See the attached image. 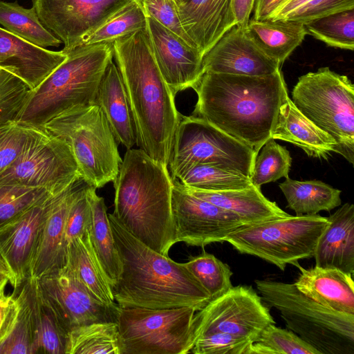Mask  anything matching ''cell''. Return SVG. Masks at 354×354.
Wrapping results in <instances>:
<instances>
[{"label": "cell", "mask_w": 354, "mask_h": 354, "mask_svg": "<svg viewBox=\"0 0 354 354\" xmlns=\"http://www.w3.org/2000/svg\"><path fill=\"white\" fill-rule=\"evenodd\" d=\"M272 138L290 142L314 158L326 159L336 149L333 138L299 111L289 97L288 91L279 106Z\"/></svg>", "instance_id": "d4e9b609"}, {"label": "cell", "mask_w": 354, "mask_h": 354, "mask_svg": "<svg viewBox=\"0 0 354 354\" xmlns=\"http://www.w3.org/2000/svg\"><path fill=\"white\" fill-rule=\"evenodd\" d=\"M86 184L77 192L71 202L66 218L65 241L66 245L77 237L90 232L92 224V211L86 195Z\"/></svg>", "instance_id": "bcb514c9"}, {"label": "cell", "mask_w": 354, "mask_h": 354, "mask_svg": "<svg viewBox=\"0 0 354 354\" xmlns=\"http://www.w3.org/2000/svg\"><path fill=\"white\" fill-rule=\"evenodd\" d=\"M113 184L115 218L138 240L169 257L177 242L168 167L143 149L131 148L124 154Z\"/></svg>", "instance_id": "277c9868"}, {"label": "cell", "mask_w": 354, "mask_h": 354, "mask_svg": "<svg viewBox=\"0 0 354 354\" xmlns=\"http://www.w3.org/2000/svg\"><path fill=\"white\" fill-rule=\"evenodd\" d=\"M137 1L147 16L153 18L180 37L189 45L194 47L181 26L176 0H137Z\"/></svg>", "instance_id": "7dc6e473"}, {"label": "cell", "mask_w": 354, "mask_h": 354, "mask_svg": "<svg viewBox=\"0 0 354 354\" xmlns=\"http://www.w3.org/2000/svg\"><path fill=\"white\" fill-rule=\"evenodd\" d=\"M288 203L287 207L296 215H314L339 207L341 191L317 180H297L289 177L279 185Z\"/></svg>", "instance_id": "1f68e13d"}, {"label": "cell", "mask_w": 354, "mask_h": 354, "mask_svg": "<svg viewBox=\"0 0 354 354\" xmlns=\"http://www.w3.org/2000/svg\"><path fill=\"white\" fill-rule=\"evenodd\" d=\"M96 189L89 185L86 189V195L92 211V224L89 234L95 254L112 287L120 274L121 263L110 225L107 207L104 198L97 195Z\"/></svg>", "instance_id": "4dcf8cb0"}, {"label": "cell", "mask_w": 354, "mask_h": 354, "mask_svg": "<svg viewBox=\"0 0 354 354\" xmlns=\"http://www.w3.org/2000/svg\"><path fill=\"white\" fill-rule=\"evenodd\" d=\"M81 178L69 146L35 127L18 159L0 174V184L43 188L55 195Z\"/></svg>", "instance_id": "7c38bea8"}, {"label": "cell", "mask_w": 354, "mask_h": 354, "mask_svg": "<svg viewBox=\"0 0 354 354\" xmlns=\"http://www.w3.org/2000/svg\"><path fill=\"white\" fill-rule=\"evenodd\" d=\"M309 1L310 0H286L269 19H283L290 13Z\"/></svg>", "instance_id": "f5cc1de1"}, {"label": "cell", "mask_w": 354, "mask_h": 354, "mask_svg": "<svg viewBox=\"0 0 354 354\" xmlns=\"http://www.w3.org/2000/svg\"><path fill=\"white\" fill-rule=\"evenodd\" d=\"M248 354H319L292 330L271 324L252 342Z\"/></svg>", "instance_id": "60d3db41"}, {"label": "cell", "mask_w": 354, "mask_h": 354, "mask_svg": "<svg viewBox=\"0 0 354 354\" xmlns=\"http://www.w3.org/2000/svg\"><path fill=\"white\" fill-rule=\"evenodd\" d=\"M51 196L43 188L0 184V229Z\"/></svg>", "instance_id": "b9f144b4"}, {"label": "cell", "mask_w": 354, "mask_h": 354, "mask_svg": "<svg viewBox=\"0 0 354 354\" xmlns=\"http://www.w3.org/2000/svg\"><path fill=\"white\" fill-rule=\"evenodd\" d=\"M291 165L289 151L271 138L262 146L255 158L250 181L252 185L261 187L263 184L277 181L282 177L287 178Z\"/></svg>", "instance_id": "ab89813d"}, {"label": "cell", "mask_w": 354, "mask_h": 354, "mask_svg": "<svg viewBox=\"0 0 354 354\" xmlns=\"http://www.w3.org/2000/svg\"><path fill=\"white\" fill-rule=\"evenodd\" d=\"M329 223L319 237L315 266L354 272V205L346 203L328 217Z\"/></svg>", "instance_id": "603a6c76"}, {"label": "cell", "mask_w": 354, "mask_h": 354, "mask_svg": "<svg viewBox=\"0 0 354 354\" xmlns=\"http://www.w3.org/2000/svg\"><path fill=\"white\" fill-rule=\"evenodd\" d=\"M89 232L68 243L65 266L99 300L115 304L111 284L95 254Z\"/></svg>", "instance_id": "f1b7e54d"}, {"label": "cell", "mask_w": 354, "mask_h": 354, "mask_svg": "<svg viewBox=\"0 0 354 354\" xmlns=\"http://www.w3.org/2000/svg\"><path fill=\"white\" fill-rule=\"evenodd\" d=\"M86 184L81 178L48 198L46 218L31 263L30 278L39 279L56 273L66 266V215L73 198Z\"/></svg>", "instance_id": "d6986e66"}, {"label": "cell", "mask_w": 354, "mask_h": 354, "mask_svg": "<svg viewBox=\"0 0 354 354\" xmlns=\"http://www.w3.org/2000/svg\"><path fill=\"white\" fill-rule=\"evenodd\" d=\"M0 24L4 29L37 46L58 47L62 43L40 21L33 8L0 0Z\"/></svg>", "instance_id": "d6a6232c"}, {"label": "cell", "mask_w": 354, "mask_h": 354, "mask_svg": "<svg viewBox=\"0 0 354 354\" xmlns=\"http://www.w3.org/2000/svg\"><path fill=\"white\" fill-rule=\"evenodd\" d=\"M48 198L0 229V252L12 274L15 289L30 278L31 263L46 218Z\"/></svg>", "instance_id": "ffe728a7"}, {"label": "cell", "mask_w": 354, "mask_h": 354, "mask_svg": "<svg viewBox=\"0 0 354 354\" xmlns=\"http://www.w3.org/2000/svg\"><path fill=\"white\" fill-rule=\"evenodd\" d=\"M184 264L207 290L211 299L232 287L231 277L233 272L230 266L212 254L203 252L197 256L189 257V261Z\"/></svg>", "instance_id": "f35d334b"}, {"label": "cell", "mask_w": 354, "mask_h": 354, "mask_svg": "<svg viewBox=\"0 0 354 354\" xmlns=\"http://www.w3.org/2000/svg\"><path fill=\"white\" fill-rule=\"evenodd\" d=\"M245 30L259 48L280 66L307 35L304 24L290 19H251Z\"/></svg>", "instance_id": "83f0119b"}, {"label": "cell", "mask_w": 354, "mask_h": 354, "mask_svg": "<svg viewBox=\"0 0 354 354\" xmlns=\"http://www.w3.org/2000/svg\"><path fill=\"white\" fill-rule=\"evenodd\" d=\"M147 15L137 1L131 0L97 28L84 36L78 46L113 42L146 26ZM77 46V47H78Z\"/></svg>", "instance_id": "d590c367"}, {"label": "cell", "mask_w": 354, "mask_h": 354, "mask_svg": "<svg viewBox=\"0 0 354 354\" xmlns=\"http://www.w3.org/2000/svg\"><path fill=\"white\" fill-rule=\"evenodd\" d=\"M192 88L198 96L192 115L257 153L272 138L288 91L281 70L263 76L204 73Z\"/></svg>", "instance_id": "6da1fadb"}, {"label": "cell", "mask_w": 354, "mask_h": 354, "mask_svg": "<svg viewBox=\"0 0 354 354\" xmlns=\"http://www.w3.org/2000/svg\"><path fill=\"white\" fill-rule=\"evenodd\" d=\"M31 91L19 75L0 67V125L17 120Z\"/></svg>", "instance_id": "7bdbcfd3"}, {"label": "cell", "mask_w": 354, "mask_h": 354, "mask_svg": "<svg viewBox=\"0 0 354 354\" xmlns=\"http://www.w3.org/2000/svg\"><path fill=\"white\" fill-rule=\"evenodd\" d=\"M183 187L192 195L235 214L244 225L257 224L289 215L276 203L268 199L261 187L254 185L245 189L222 192Z\"/></svg>", "instance_id": "4316f807"}, {"label": "cell", "mask_w": 354, "mask_h": 354, "mask_svg": "<svg viewBox=\"0 0 354 354\" xmlns=\"http://www.w3.org/2000/svg\"><path fill=\"white\" fill-rule=\"evenodd\" d=\"M66 354H122L117 322H93L68 335Z\"/></svg>", "instance_id": "836d02e7"}, {"label": "cell", "mask_w": 354, "mask_h": 354, "mask_svg": "<svg viewBox=\"0 0 354 354\" xmlns=\"http://www.w3.org/2000/svg\"><path fill=\"white\" fill-rule=\"evenodd\" d=\"M293 104L336 142L335 153L354 160V85L349 78L319 68L300 76L292 91Z\"/></svg>", "instance_id": "ba28073f"}, {"label": "cell", "mask_w": 354, "mask_h": 354, "mask_svg": "<svg viewBox=\"0 0 354 354\" xmlns=\"http://www.w3.org/2000/svg\"><path fill=\"white\" fill-rule=\"evenodd\" d=\"M275 322L260 295L248 286H232L198 310L192 319L191 337L196 340L214 333H227L254 341Z\"/></svg>", "instance_id": "4fadbf2b"}, {"label": "cell", "mask_w": 354, "mask_h": 354, "mask_svg": "<svg viewBox=\"0 0 354 354\" xmlns=\"http://www.w3.org/2000/svg\"><path fill=\"white\" fill-rule=\"evenodd\" d=\"M176 1H179V0H176Z\"/></svg>", "instance_id": "9f6ffc18"}, {"label": "cell", "mask_w": 354, "mask_h": 354, "mask_svg": "<svg viewBox=\"0 0 354 354\" xmlns=\"http://www.w3.org/2000/svg\"><path fill=\"white\" fill-rule=\"evenodd\" d=\"M36 279L68 333L93 322H117L120 306L102 302L67 267Z\"/></svg>", "instance_id": "9a60e30c"}, {"label": "cell", "mask_w": 354, "mask_h": 354, "mask_svg": "<svg viewBox=\"0 0 354 354\" xmlns=\"http://www.w3.org/2000/svg\"><path fill=\"white\" fill-rule=\"evenodd\" d=\"M192 307L119 308L122 354H186L193 347Z\"/></svg>", "instance_id": "8fae6325"}, {"label": "cell", "mask_w": 354, "mask_h": 354, "mask_svg": "<svg viewBox=\"0 0 354 354\" xmlns=\"http://www.w3.org/2000/svg\"><path fill=\"white\" fill-rule=\"evenodd\" d=\"M171 211L176 242L188 245L223 242L244 225L235 214L188 192L178 179L173 180Z\"/></svg>", "instance_id": "5bb4252c"}, {"label": "cell", "mask_w": 354, "mask_h": 354, "mask_svg": "<svg viewBox=\"0 0 354 354\" xmlns=\"http://www.w3.org/2000/svg\"><path fill=\"white\" fill-rule=\"evenodd\" d=\"M95 104L101 108L117 142L127 149H131L137 142L136 126L124 84L113 58L102 77Z\"/></svg>", "instance_id": "484cf974"}, {"label": "cell", "mask_w": 354, "mask_h": 354, "mask_svg": "<svg viewBox=\"0 0 354 354\" xmlns=\"http://www.w3.org/2000/svg\"><path fill=\"white\" fill-rule=\"evenodd\" d=\"M329 223L319 214L295 215L244 225L225 239L239 252L257 257L284 271L313 257L319 236Z\"/></svg>", "instance_id": "9c48e42d"}, {"label": "cell", "mask_w": 354, "mask_h": 354, "mask_svg": "<svg viewBox=\"0 0 354 354\" xmlns=\"http://www.w3.org/2000/svg\"><path fill=\"white\" fill-rule=\"evenodd\" d=\"M181 26L203 56L236 26L231 0L176 1Z\"/></svg>", "instance_id": "44dd1931"}, {"label": "cell", "mask_w": 354, "mask_h": 354, "mask_svg": "<svg viewBox=\"0 0 354 354\" xmlns=\"http://www.w3.org/2000/svg\"><path fill=\"white\" fill-rule=\"evenodd\" d=\"M254 282L263 303L277 310L287 328L319 354H354V315L322 306L294 283L268 279Z\"/></svg>", "instance_id": "8992f818"}, {"label": "cell", "mask_w": 354, "mask_h": 354, "mask_svg": "<svg viewBox=\"0 0 354 354\" xmlns=\"http://www.w3.org/2000/svg\"><path fill=\"white\" fill-rule=\"evenodd\" d=\"M257 153L208 122L181 115L168 162L172 180L195 165L214 164L250 178Z\"/></svg>", "instance_id": "30bf717a"}, {"label": "cell", "mask_w": 354, "mask_h": 354, "mask_svg": "<svg viewBox=\"0 0 354 354\" xmlns=\"http://www.w3.org/2000/svg\"><path fill=\"white\" fill-rule=\"evenodd\" d=\"M62 50L37 46L0 28V67L19 75L32 91L66 58Z\"/></svg>", "instance_id": "7402d4cb"}, {"label": "cell", "mask_w": 354, "mask_h": 354, "mask_svg": "<svg viewBox=\"0 0 354 354\" xmlns=\"http://www.w3.org/2000/svg\"><path fill=\"white\" fill-rule=\"evenodd\" d=\"M121 271L111 289L121 307L153 309L192 307L196 311L211 299L185 267L151 249L108 214Z\"/></svg>", "instance_id": "3957f363"}, {"label": "cell", "mask_w": 354, "mask_h": 354, "mask_svg": "<svg viewBox=\"0 0 354 354\" xmlns=\"http://www.w3.org/2000/svg\"><path fill=\"white\" fill-rule=\"evenodd\" d=\"M286 0H255L253 18L256 20L269 19Z\"/></svg>", "instance_id": "816d5d0a"}, {"label": "cell", "mask_w": 354, "mask_h": 354, "mask_svg": "<svg viewBox=\"0 0 354 354\" xmlns=\"http://www.w3.org/2000/svg\"><path fill=\"white\" fill-rule=\"evenodd\" d=\"M309 34L329 46L354 48V9L346 10L304 24Z\"/></svg>", "instance_id": "74e56055"}, {"label": "cell", "mask_w": 354, "mask_h": 354, "mask_svg": "<svg viewBox=\"0 0 354 354\" xmlns=\"http://www.w3.org/2000/svg\"><path fill=\"white\" fill-rule=\"evenodd\" d=\"M39 128L69 146L82 178L89 186L98 189L114 182L122 159L118 142L98 105L71 107Z\"/></svg>", "instance_id": "52a82bcc"}, {"label": "cell", "mask_w": 354, "mask_h": 354, "mask_svg": "<svg viewBox=\"0 0 354 354\" xmlns=\"http://www.w3.org/2000/svg\"><path fill=\"white\" fill-rule=\"evenodd\" d=\"M351 9H354V0H310L283 19L305 24L317 18Z\"/></svg>", "instance_id": "c3c4849f"}, {"label": "cell", "mask_w": 354, "mask_h": 354, "mask_svg": "<svg viewBox=\"0 0 354 354\" xmlns=\"http://www.w3.org/2000/svg\"><path fill=\"white\" fill-rule=\"evenodd\" d=\"M204 73L263 76L281 70L237 26L227 30L203 57Z\"/></svg>", "instance_id": "ac0fdd59"}, {"label": "cell", "mask_w": 354, "mask_h": 354, "mask_svg": "<svg viewBox=\"0 0 354 354\" xmlns=\"http://www.w3.org/2000/svg\"><path fill=\"white\" fill-rule=\"evenodd\" d=\"M252 341L227 333H214L198 338L189 353L194 354H248Z\"/></svg>", "instance_id": "f6af8a7d"}, {"label": "cell", "mask_w": 354, "mask_h": 354, "mask_svg": "<svg viewBox=\"0 0 354 354\" xmlns=\"http://www.w3.org/2000/svg\"><path fill=\"white\" fill-rule=\"evenodd\" d=\"M8 282V277L0 272V290L5 288Z\"/></svg>", "instance_id": "11a10c76"}, {"label": "cell", "mask_w": 354, "mask_h": 354, "mask_svg": "<svg viewBox=\"0 0 354 354\" xmlns=\"http://www.w3.org/2000/svg\"><path fill=\"white\" fill-rule=\"evenodd\" d=\"M34 128L17 120L0 125V174L18 159Z\"/></svg>", "instance_id": "ee69618b"}, {"label": "cell", "mask_w": 354, "mask_h": 354, "mask_svg": "<svg viewBox=\"0 0 354 354\" xmlns=\"http://www.w3.org/2000/svg\"><path fill=\"white\" fill-rule=\"evenodd\" d=\"M112 47L135 122L136 144L167 167L182 114L157 66L145 28L115 40Z\"/></svg>", "instance_id": "7a4b0ae2"}, {"label": "cell", "mask_w": 354, "mask_h": 354, "mask_svg": "<svg viewBox=\"0 0 354 354\" xmlns=\"http://www.w3.org/2000/svg\"><path fill=\"white\" fill-rule=\"evenodd\" d=\"M18 312L15 295H6L5 288L0 290V344L10 334Z\"/></svg>", "instance_id": "681fc988"}, {"label": "cell", "mask_w": 354, "mask_h": 354, "mask_svg": "<svg viewBox=\"0 0 354 354\" xmlns=\"http://www.w3.org/2000/svg\"><path fill=\"white\" fill-rule=\"evenodd\" d=\"M0 272L7 276L9 279V283H11V285L13 286L14 285V279L12 277V274L5 261L3 256L1 255L0 252Z\"/></svg>", "instance_id": "db71d44e"}, {"label": "cell", "mask_w": 354, "mask_h": 354, "mask_svg": "<svg viewBox=\"0 0 354 354\" xmlns=\"http://www.w3.org/2000/svg\"><path fill=\"white\" fill-rule=\"evenodd\" d=\"M64 53L66 59L31 91L18 122L40 127L71 107L95 104L100 81L113 59L112 42L82 45Z\"/></svg>", "instance_id": "5b68a950"}, {"label": "cell", "mask_w": 354, "mask_h": 354, "mask_svg": "<svg viewBox=\"0 0 354 354\" xmlns=\"http://www.w3.org/2000/svg\"><path fill=\"white\" fill-rule=\"evenodd\" d=\"M131 0H32L41 24L64 44L63 52L80 40Z\"/></svg>", "instance_id": "2e32d148"}, {"label": "cell", "mask_w": 354, "mask_h": 354, "mask_svg": "<svg viewBox=\"0 0 354 354\" xmlns=\"http://www.w3.org/2000/svg\"><path fill=\"white\" fill-rule=\"evenodd\" d=\"M145 30L157 66L174 96L193 88L203 74L202 54L151 17Z\"/></svg>", "instance_id": "e0dca14e"}, {"label": "cell", "mask_w": 354, "mask_h": 354, "mask_svg": "<svg viewBox=\"0 0 354 354\" xmlns=\"http://www.w3.org/2000/svg\"><path fill=\"white\" fill-rule=\"evenodd\" d=\"M297 267L300 274L294 283L299 290L330 310L354 315L353 274L316 266Z\"/></svg>", "instance_id": "cb8c5ba5"}, {"label": "cell", "mask_w": 354, "mask_h": 354, "mask_svg": "<svg viewBox=\"0 0 354 354\" xmlns=\"http://www.w3.org/2000/svg\"><path fill=\"white\" fill-rule=\"evenodd\" d=\"M35 308L37 322L38 354H66L68 333L48 300L39 289L37 279Z\"/></svg>", "instance_id": "8d00e7d4"}, {"label": "cell", "mask_w": 354, "mask_h": 354, "mask_svg": "<svg viewBox=\"0 0 354 354\" xmlns=\"http://www.w3.org/2000/svg\"><path fill=\"white\" fill-rule=\"evenodd\" d=\"M178 180L185 187L212 192L241 189L252 185L243 174L214 164L195 165Z\"/></svg>", "instance_id": "e575fe53"}, {"label": "cell", "mask_w": 354, "mask_h": 354, "mask_svg": "<svg viewBox=\"0 0 354 354\" xmlns=\"http://www.w3.org/2000/svg\"><path fill=\"white\" fill-rule=\"evenodd\" d=\"M35 287L36 279L29 278L15 288L18 312L10 334L0 344V354H38Z\"/></svg>", "instance_id": "f546056e"}, {"label": "cell", "mask_w": 354, "mask_h": 354, "mask_svg": "<svg viewBox=\"0 0 354 354\" xmlns=\"http://www.w3.org/2000/svg\"><path fill=\"white\" fill-rule=\"evenodd\" d=\"M255 0H231V6L236 21V26L245 29L250 17L253 11Z\"/></svg>", "instance_id": "f907efd6"}]
</instances>
